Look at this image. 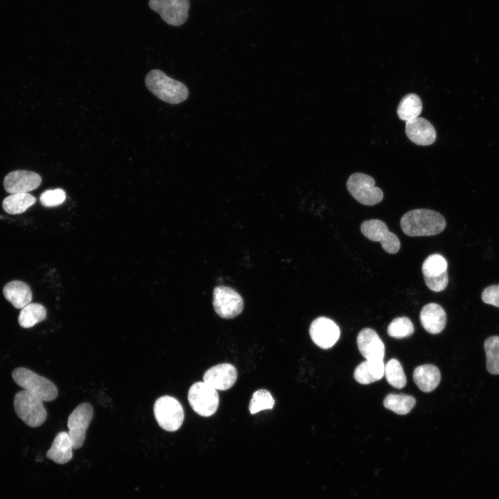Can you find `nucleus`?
<instances>
[{
    "label": "nucleus",
    "mask_w": 499,
    "mask_h": 499,
    "mask_svg": "<svg viewBox=\"0 0 499 499\" xmlns=\"http://www.w3.org/2000/svg\"><path fill=\"white\" fill-rule=\"evenodd\" d=\"M93 416V408L88 403L79 404L69 416L67 420L68 434L73 449H78L83 445L86 431Z\"/></svg>",
    "instance_id": "obj_8"
},
{
    "label": "nucleus",
    "mask_w": 499,
    "mask_h": 499,
    "mask_svg": "<svg viewBox=\"0 0 499 499\" xmlns=\"http://www.w3.org/2000/svg\"><path fill=\"white\" fill-rule=\"evenodd\" d=\"M387 382L393 387L401 389L406 385V377L399 360L390 359L385 365V372Z\"/></svg>",
    "instance_id": "obj_28"
},
{
    "label": "nucleus",
    "mask_w": 499,
    "mask_h": 499,
    "mask_svg": "<svg viewBox=\"0 0 499 499\" xmlns=\"http://www.w3.org/2000/svg\"><path fill=\"white\" fill-rule=\"evenodd\" d=\"M12 377L19 386L43 401H51L58 396V389L51 380L29 369L17 367L12 372Z\"/></svg>",
    "instance_id": "obj_3"
},
{
    "label": "nucleus",
    "mask_w": 499,
    "mask_h": 499,
    "mask_svg": "<svg viewBox=\"0 0 499 499\" xmlns=\"http://www.w3.org/2000/svg\"><path fill=\"white\" fill-rule=\"evenodd\" d=\"M14 408L18 417L30 427H39L46 419L43 401L26 390L16 393Z\"/></svg>",
    "instance_id": "obj_4"
},
{
    "label": "nucleus",
    "mask_w": 499,
    "mask_h": 499,
    "mask_svg": "<svg viewBox=\"0 0 499 499\" xmlns=\"http://www.w3.org/2000/svg\"><path fill=\"white\" fill-rule=\"evenodd\" d=\"M66 193L61 189L47 190L40 195V202L45 207L58 206L64 202Z\"/></svg>",
    "instance_id": "obj_31"
},
{
    "label": "nucleus",
    "mask_w": 499,
    "mask_h": 499,
    "mask_svg": "<svg viewBox=\"0 0 499 499\" xmlns=\"http://www.w3.org/2000/svg\"><path fill=\"white\" fill-rule=\"evenodd\" d=\"M422 102L415 94L405 95L397 107V114L401 120L407 121L418 117L422 111Z\"/></svg>",
    "instance_id": "obj_23"
},
{
    "label": "nucleus",
    "mask_w": 499,
    "mask_h": 499,
    "mask_svg": "<svg viewBox=\"0 0 499 499\" xmlns=\"http://www.w3.org/2000/svg\"><path fill=\"white\" fill-rule=\"evenodd\" d=\"M482 299L486 304L499 307V285L487 287L482 293Z\"/></svg>",
    "instance_id": "obj_33"
},
{
    "label": "nucleus",
    "mask_w": 499,
    "mask_h": 499,
    "mask_svg": "<svg viewBox=\"0 0 499 499\" xmlns=\"http://www.w3.org/2000/svg\"><path fill=\"white\" fill-rule=\"evenodd\" d=\"M274 405V399L271 393L265 389H260L254 392L251 399L249 410L254 414L261 410H271Z\"/></svg>",
    "instance_id": "obj_29"
},
{
    "label": "nucleus",
    "mask_w": 499,
    "mask_h": 499,
    "mask_svg": "<svg viewBox=\"0 0 499 499\" xmlns=\"http://www.w3.org/2000/svg\"><path fill=\"white\" fill-rule=\"evenodd\" d=\"M5 298L16 308L21 309L30 303L32 292L28 284L21 281H12L3 289Z\"/></svg>",
    "instance_id": "obj_18"
},
{
    "label": "nucleus",
    "mask_w": 499,
    "mask_h": 499,
    "mask_svg": "<svg viewBox=\"0 0 499 499\" xmlns=\"http://www.w3.org/2000/svg\"><path fill=\"white\" fill-rule=\"evenodd\" d=\"M73 449L68 432H60L54 438L51 448L46 453V457L57 464H63L72 459Z\"/></svg>",
    "instance_id": "obj_19"
},
{
    "label": "nucleus",
    "mask_w": 499,
    "mask_h": 499,
    "mask_svg": "<svg viewBox=\"0 0 499 499\" xmlns=\"http://www.w3.org/2000/svg\"><path fill=\"white\" fill-rule=\"evenodd\" d=\"M36 199L28 193H13L4 198L2 206L9 214H19L33 205Z\"/></svg>",
    "instance_id": "obj_22"
},
{
    "label": "nucleus",
    "mask_w": 499,
    "mask_h": 499,
    "mask_svg": "<svg viewBox=\"0 0 499 499\" xmlns=\"http://www.w3.org/2000/svg\"><path fill=\"white\" fill-rule=\"evenodd\" d=\"M360 230L368 239L380 242L387 253L396 254L399 251L401 243L399 238L388 230L383 221L377 219L365 220L361 224Z\"/></svg>",
    "instance_id": "obj_11"
},
{
    "label": "nucleus",
    "mask_w": 499,
    "mask_h": 499,
    "mask_svg": "<svg viewBox=\"0 0 499 499\" xmlns=\"http://www.w3.org/2000/svg\"><path fill=\"white\" fill-rule=\"evenodd\" d=\"M188 400L192 409L202 417L213 415L219 405L217 390L204 381L195 383L191 386Z\"/></svg>",
    "instance_id": "obj_7"
},
{
    "label": "nucleus",
    "mask_w": 499,
    "mask_h": 499,
    "mask_svg": "<svg viewBox=\"0 0 499 499\" xmlns=\"http://www.w3.org/2000/svg\"><path fill=\"white\" fill-rule=\"evenodd\" d=\"M413 379L417 387L424 392L433 391L439 384L441 373L433 365L418 366L413 372Z\"/></svg>",
    "instance_id": "obj_20"
},
{
    "label": "nucleus",
    "mask_w": 499,
    "mask_h": 499,
    "mask_svg": "<svg viewBox=\"0 0 499 499\" xmlns=\"http://www.w3.org/2000/svg\"><path fill=\"white\" fill-rule=\"evenodd\" d=\"M357 345L366 360H383L385 346L374 330L369 328L361 330L357 337Z\"/></svg>",
    "instance_id": "obj_15"
},
{
    "label": "nucleus",
    "mask_w": 499,
    "mask_h": 499,
    "mask_svg": "<svg viewBox=\"0 0 499 499\" xmlns=\"http://www.w3.org/2000/svg\"><path fill=\"white\" fill-rule=\"evenodd\" d=\"M416 403L415 399L404 394H389L383 401V405L387 408L398 414H406L414 408Z\"/></svg>",
    "instance_id": "obj_25"
},
{
    "label": "nucleus",
    "mask_w": 499,
    "mask_h": 499,
    "mask_svg": "<svg viewBox=\"0 0 499 499\" xmlns=\"http://www.w3.org/2000/svg\"><path fill=\"white\" fill-rule=\"evenodd\" d=\"M145 83L152 94L167 103H180L189 96L188 88L184 83L167 76L158 69L152 70L147 74Z\"/></svg>",
    "instance_id": "obj_2"
},
{
    "label": "nucleus",
    "mask_w": 499,
    "mask_h": 499,
    "mask_svg": "<svg viewBox=\"0 0 499 499\" xmlns=\"http://www.w3.org/2000/svg\"><path fill=\"white\" fill-rule=\"evenodd\" d=\"M309 332L313 342L324 349L333 347L340 335L338 326L332 319L326 317H319L314 319L310 324Z\"/></svg>",
    "instance_id": "obj_12"
},
{
    "label": "nucleus",
    "mask_w": 499,
    "mask_h": 499,
    "mask_svg": "<svg viewBox=\"0 0 499 499\" xmlns=\"http://www.w3.org/2000/svg\"><path fill=\"white\" fill-rule=\"evenodd\" d=\"M414 331L411 320L407 317H399L394 319L387 327L388 335L395 338L409 337Z\"/></svg>",
    "instance_id": "obj_30"
},
{
    "label": "nucleus",
    "mask_w": 499,
    "mask_h": 499,
    "mask_svg": "<svg viewBox=\"0 0 499 499\" xmlns=\"http://www.w3.org/2000/svg\"><path fill=\"white\" fill-rule=\"evenodd\" d=\"M148 5L151 10L171 26L184 24L189 17V0H149Z\"/></svg>",
    "instance_id": "obj_10"
},
{
    "label": "nucleus",
    "mask_w": 499,
    "mask_h": 499,
    "mask_svg": "<svg viewBox=\"0 0 499 499\" xmlns=\"http://www.w3.org/2000/svg\"><path fill=\"white\" fill-rule=\"evenodd\" d=\"M385 365L381 360H366L355 369L353 376L360 384H369L382 378Z\"/></svg>",
    "instance_id": "obj_21"
},
{
    "label": "nucleus",
    "mask_w": 499,
    "mask_h": 499,
    "mask_svg": "<svg viewBox=\"0 0 499 499\" xmlns=\"http://www.w3.org/2000/svg\"><path fill=\"white\" fill-rule=\"evenodd\" d=\"M420 321L423 327L431 334L442 331L446 324V314L438 304L425 305L420 312Z\"/></svg>",
    "instance_id": "obj_17"
},
{
    "label": "nucleus",
    "mask_w": 499,
    "mask_h": 499,
    "mask_svg": "<svg viewBox=\"0 0 499 499\" xmlns=\"http://www.w3.org/2000/svg\"><path fill=\"white\" fill-rule=\"evenodd\" d=\"M347 188L349 193L360 204L371 206L382 201L383 191L375 186V180L371 176L355 173L348 179Z\"/></svg>",
    "instance_id": "obj_6"
},
{
    "label": "nucleus",
    "mask_w": 499,
    "mask_h": 499,
    "mask_svg": "<svg viewBox=\"0 0 499 499\" xmlns=\"http://www.w3.org/2000/svg\"><path fill=\"white\" fill-rule=\"evenodd\" d=\"M448 263L446 259L439 254L428 256L423 263L422 273L423 278H434L447 271Z\"/></svg>",
    "instance_id": "obj_26"
},
{
    "label": "nucleus",
    "mask_w": 499,
    "mask_h": 499,
    "mask_svg": "<svg viewBox=\"0 0 499 499\" xmlns=\"http://www.w3.org/2000/svg\"><path fill=\"white\" fill-rule=\"evenodd\" d=\"M405 134L411 141L419 146L432 144L437 137L433 125L428 120L419 116L406 121Z\"/></svg>",
    "instance_id": "obj_16"
},
{
    "label": "nucleus",
    "mask_w": 499,
    "mask_h": 499,
    "mask_svg": "<svg viewBox=\"0 0 499 499\" xmlns=\"http://www.w3.org/2000/svg\"><path fill=\"white\" fill-rule=\"evenodd\" d=\"M213 304L216 313L224 319H231L241 313L243 300L234 289L224 286H217L213 292Z\"/></svg>",
    "instance_id": "obj_9"
},
{
    "label": "nucleus",
    "mask_w": 499,
    "mask_h": 499,
    "mask_svg": "<svg viewBox=\"0 0 499 499\" xmlns=\"http://www.w3.org/2000/svg\"><path fill=\"white\" fill-rule=\"evenodd\" d=\"M484 348L487 357V369L492 374H499V336L486 339Z\"/></svg>",
    "instance_id": "obj_27"
},
{
    "label": "nucleus",
    "mask_w": 499,
    "mask_h": 499,
    "mask_svg": "<svg viewBox=\"0 0 499 499\" xmlns=\"http://www.w3.org/2000/svg\"><path fill=\"white\" fill-rule=\"evenodd\" d=\"M238 373L236 367L229 363H221L207 369L203 381L216 390H227L236 381Z\"/></svg>",
    "instance_id": "obj_13"
},
{
    "label": "nucleus",
    "mask_w": 499,
    "mask_h": 499,
    "mask_svg": "<svg viewBox=\"0 0 499 499\" xmlns=\"http://www.w3.org/2000/svg\"><path fill=\"white\" fill-rule=\"evenodd\" d=\"M426 285L429 289L434 292H440L444 290L448 283V271L441 275L434 278H424Z\"/></svg>",
    "instance_id": "obj_32"
},
{
    "label": "nucleus",
    "mask_w": 499,
    "mask_h": 499,
    "mask_svg": "<svg viewBox=\"0 0 499 499\" xmlns=\"http://www.w3.org/2000/svg\"><path fill=\"white\" fill-rule=\"evenodd\" d=\"M153 410L157 423L164 430L174 432L181 427L184 413L181 403L175 398L167 395L159 397Z\"/></svg>",
    "instance_id": "obj_5"
},
{
    "label": "nucleus",
    "mask_w": 499,
    "mask_h": 499,
    "mask_svg": "<svg viewBox=\"0 0 499 499\" xmlns=\"http://www.w3.org/2000/svg\"><path fill=\"white\" fill-rule=\"evenodd\" d=\"M400 225L403 233L409 236H428L444 231L446 222L444 216L434 210L417 209L405 213Z\"/></svg>",
    "instance_id": "obj_1"
},
{
    "label": "nucleus",
    "mask_w": 499,
    "mask_h": 499,
    "mask_svg": "<svg viewBox=\"0 0 499 499\" xmlns=\"http://www.w3.org/2000/svg\"><path fill=\"white\" fill-rule=\"evenodd\" d=\"M46 308L40 304H28L20 311L19 324L23 328H30L46 318Z\"/></svg>",
    "instance_id": "obj_24"
},
{
    "label": "nucleus",
    "mask_w": 499,
    "mask_h": 499,
    "mask_svg": "<svg viewBox=\"0 0 499 499\" xmlns=\"http://www.w3.org/2000/svg\"><path fill=\"white\" fill-rule=\"evenodd\" d=\"M41 177L32 171L18 170L9 173L4 178L5 190L10 193H28L41 184Z\"/></svg>",
    "instance_id": "obj_14"
}]
</instances>
